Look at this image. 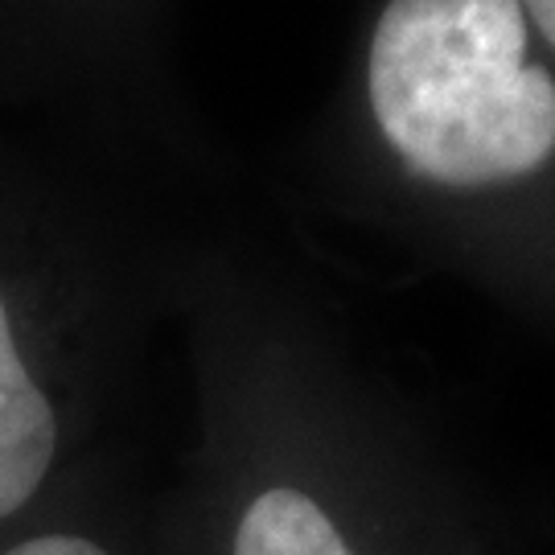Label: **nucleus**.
Segmentation results:
<instances>
[{
  "label": "nucleus",
  "mask_w": 555,
  "mask_h": 555,
  "mask_svg": "<svg viewBox=\"0 0 555 555\" xmlns=\"http://www.w3.org/2000/svg\"><path fill=\"white\" fill-rule=\"evenodd\" d=\"M366 82L383 137L428 181L494 185L555 153V82L527 59L518 0H391Z\"/></svg>",
  "instance_id": "obj_1"
},
{
  "label": "nucleus",
  "mask_w": 555,
  "mask_h": 555,
  "mask_svg": "<svg viewBox=\"0 0 555 555\" xmlns=\"http://www.w3.org/2000/svg\"><path fill=\"white\" fill-rule=\"evenodd\" d=\"M0 555H128L124 543L103 531L95 518L70 515L66 498L0 535Z\"/></svg>",
  "instance_id": "obj_4"
},
{
  "label": "nucleus",
  "mask_w": 555,
  "mask_h": 555,
  "mask_svg": "<svg viewBox=\"0 0 555 555\" xmlns=\"http://www.w3.org/2000/svg\"><path fill=\"white\" fill-rule=\"evenodd\" d=\"M522 4V13L531 21H539V29H543V38L555 46V0H518Z\"/></svg>",
  "instance_id": "obj_5"
},
{
  "label": "nucleus",
  "mask_w": 555,
  "mask_h": 555,
  "mask_svg": "<svg viewBox=\"0 0 555 555\" xmlns=\"http://www.w3.org/2000/svg\"><path fill=\"white\" fill-rule=\"evenodd\" d=\"M50 243L29 185L0 157V535L66 498L82 408L79 371L50 305Z\"/></svg>",
  "instance_id": "obj_2"
},
{
  "label": "nucleus",
  "mask_w": 555,
  "mask_h": 555,
  "mask_svg": "<svg viewBox=\"0 0 555 555\" xmlns=\"http://www.w3.org/2000/svg\"><path fill=\"white\" fill-rule=\"evenodd\" d=\"M222 555H354L337 522L297 486H263L238 502Z\"/></svg>",
  "instance_id": "obj_3"
}]
</instances>
